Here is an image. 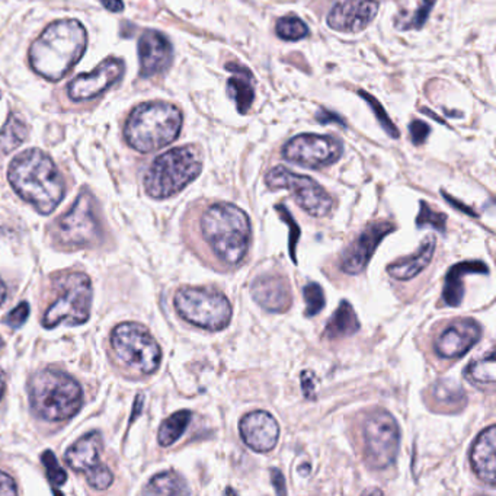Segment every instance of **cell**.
I'll return each mask as SVG.
<instances>
[{"label": "cell", "mask_w": 496, "mask_h": 496, "mask_svg": "<svg viewBox=\"0 0 496 496\" xmlns=\"http://www.w3.org/2000/svg\"><path fill=\"white\" fill-rule=\"evenodd\" d=\"M8 179L13 191L44 215L56 210L66 194L64 179L56 163L38 149L15 156L9 164Z\"/></svg>", "instance_id": "6da1fadb"}, {"label": "cell", "mask_w": 496, "mask_h": 496, "mask_svg": "<svg viewBox=\"0 0 496 496\" xmlns=\"http://www.w3.org/2000/svg\"><path fill=\"white\" fill-rule=\"evenodd\" d=\"M86 44V29L78 20L54 21L31 44L28 60L36 75L57 82L79 63Z\"/></svg>", "instance_id": "7a4b0ae2"}, {"label": "cell", "mask_w": 496, "mask_h": 496, "mask_svg": "<svg viewBox=\"0 0 496 496\" xmlns=\"http://www.w3.org/2000/svg\"><path fill=\"white\" fill-rule=\"evenodd\" d=\"M201 232L215 258L222 264L236 267L246 258L252 226L242 208L229 203L210 206L201 217Z\"/></svg>", "instance_id": "3957f363"}, {"label": "cell", "mask_w": 496, "mask_h": 496, "mask_svg": "<svg viewBox=\"0 0 496 496\" xmlns=\"http://www.w3.org/2000/svg\"><path fill=\"white\" fill-rule=\"evenodd\" d=\"M182 121V113L175 105L162 101L144 102L128 117L124 136L132 149L152 153L178 139Z\"/></svg>", "instance_id": "277c9868"}, {"label": "cell", "mask_w": 496, "mask_h": 496, "mask_svg": "<svg viewBox=\"0 0 496 496\" xmlns=\"http://www.w3.org/2000/svg\"><path fill=\"white\" fill-rule=\"evenodd\" d=\"M28 392L34 413L48 422L70 419L83 403L80 384L67 373L54 369L36 373L29 381Z\"/></svg>", "instance_id": "5b68a950"}, {"label": "cell", "mask_w": 496, "mask_h": 496, "mask_svg": "<svg viewBox=\"0 0 496 496\" xmlns=\"http://www.w3.org/2000/svg\"><path fill=\"white\" fill-rule=\"evenodd\" d=\"M203 171L195 146H180L157 156L144 176V190L155 199L173 197L187 188Z\"/></svg>", "instance_id": "8992f818"}, {"label": "cell", "mask_w": 496, "mask_h": 496, "mask_svg": "<svg viewBox=\"0 0 496 496\" xmlns=\"http://www.w3.org/2000/svg\"><path fill=\"white\" fill-rule=\"evenodd\" d=\"M173 304L183 320L211 332L226 329L233 315L229 299L222 291L213 288H179Z\"/></svg>", "instance_id": "52a82bcc"}, {"label": "cell", "mask_w": 496, "mask_h": 496, "mask_svg": "<svg viewBox=\"0 0 496 496\" xmlns=\"http://www.w3.org/2000/svg\"><path fill=\"white\" fill-rule=\"evenodd\" d=\"M111 345L118 360L128 369L146 376L159 369L162 350L143 325L134 322L118 325L113 330Z\"/></svg>", "instance_id": "ba28073f"}, {"label": "cell", "mask_w": 496, "mask_h": 496, "mask_svg": "<svg viewBox=\"0 0 496 496\" xmlns=\"http://www.w3.org/2000/svg\"><path fill=\"white\" fill-rule=\"evenodd\" d=\"M92 283L82 272L69 274L60 280V296L45 311L43 325L52 329L63 322L82 325L87 322L92 306Z\"/></svg>", "instance_id": "9c48e42d"}, {"label": "cell", "mask_w": 496, "mask_h": 496, "mask_svg": "<svg viewBox=\"0 0 496 496\" xmlns=\"http://www.w3.org/2000/svg\"><path fill=\"white\" fill-rule=\"evenodd\" d=\"M364 457L374 470H383L392 466L400 447V428L395 416L378 409L365 419L362 427Z\"/></svg>", "instance_id": "30bf717a"}, {"label": "cell", "mask_w": 496, "mask_h": 496, "mask_svg": "<svg viewBox=\"0 0 496 496\" xmlns=\"http://www.w3.org/2000/svg\"><path fill=\"white\" fill-rule=\"evenodd\" d=\"M265 182L271 190H287L296 203L310 215L326 217L334 208V198L319 183L306 175H297L284 166L272 168Z\"/></svg>", "instance_id": "8fae6325"}, {"label": "cell", "mask_w": 496, "mask_h": 496, "mask_svg": "<svg viewBox=\"0 0 496 496\" xmlns=\"http://www.w3.org/2000/svg\"><path fill=\"white\" fill-rule=\"evenodd\" d=\"M56 234L62 245L83 248L95 245L101 239V225L95 211V198L82 191L75 204L57 222Z\"/></svg>", "instance_id": "7c38bea8"}, {"label": "cell", "mask_w": 496, "mask_h": 496, "mask_svg": "<svg viewBox=\"0 0 496 496\" xmlns=\"http://www.w3.org/2000/svg\"><path fill=\"white\" fill-rule=\"evenodd\" d=\"M343 146L339 140L320 134H299L283 147V157L300 166L319 169L341 159Z\"/></svg>", "instance_id": "4fadbf2b"}, {"label": "cell", "mask_w": 496, "mask_h": 496, "mask_svg": "<svg viewBox=\"0 0 496 496\" xmlns=\"http://www.w3.org/2000/svg\"><path fill=\"white\" fill-rule=\"evenodd\" d=\"M124 63L120 59H108L87 75H80L69 83L67 94L71 101H90L117 83L124 75Z\"/></svg>", "instance_id": "5bb4252c"}, {"label": "cell", "mask_w": 496, "mask_h": 496, "mask_svg": "<svg viewBox=\"0 0 496 496\" xmlns=\"http://www.w3.org/2000/svg\"><path fill=\"white\" fill-rule=\"evenodd\" d=\"M378 12V0H334L326 22L329 28L357 34L369 27Z\"/></svg>", "instance_id": "9a60e30c"}, {"label": "cell", "mask_w": 496, "mask_h": 496, "mask_svg": "<svg viewBox=\"0 0 496 496\" xmlns=\"http://www.w3.org/2000/svg\"><path fill=\"white\" fill-rule=\"evenodd\" d=\"M393 230L395 225L390 222H376L365 227L355 241L345 249L341 261L342 271L348 275H358L362 272L383 239Z\"/></svg>", "instance_id": "2e32d148"}, {"label": "cell", "mask_w": 496, "mask_h": 496, "mask_svg": "<svg viewBox=\"0 0 496 496\" xmlns=\"http://www.w3.org/2000/svg\"><path fill=\"white\" fill-rule=\"evenodd\" d=\"M243 443L256 453H269L280 438V425L269 412L253 411L245 415L239 424Z\"/></svg>", "instance_id": "e0dca14e"}, {"label": "cell", "mask_w": 496, "mask_h": 496, "mask_svg": "<svg viewBox=\"0 0 496 496\" xmlns=\"http://www.w3.org/2000/svg\"><path fill=\"white\" fill-rule=\"evenodd\" d=\"M482 327L476 320L462 319L450 323L435 341V353L441 358L466 355L481 341Z\"/></svg>", "instance_id": "ac0fdd59"}, {"label": "cell", "mask_w": 496, "mask_h": 496, "mask_svg": "<svg viewBox=\"0 0 496 496\" xmlns=\"http://www.w3.org/2000/svg\"><path fill=\"white\" fill-rule=\"evenodd\" d=\"M140 75L152 78L166 70L173 59V48L171 41L159 31L147 29L139 40Z\"/></svg>", "instance_id": "d6986e66"}, {"label": "cell", "mask_w": 496, "mask_h": 496, "mask_svg": "<svg viewBox=\"0 0 496 496\" xmlns=\"http://www.w3.org/2000/svg\"><path fill=\"white\" fill-rule=\"evenodd\" d=\"M250 292L256 303L264 310L274 311V313L287 311L292 303L290 283L283 275H260V277L252 283Z\"/></svg>", "instance_id": "ffe728a7"}, {"label": "cell", "mask_w": 496, "mask_h": 496, "mask_svg": "<svg viewBox=\"0 0 496 496\" xmlns=\"http://www.w3.org/2000/svg\"><path fill=\"white\" fill-rule=\"evenodd\" d=\"M496 428L488 427L482 431L472 446L470 465L476 476L489 486L496 483Z\"/></svg>", "instance_id": "44dd1931"}, {"label": "cell", "mask_w": 496, "mask_h": 496, "mask_svg": "<svg viewBox=\"0 0 496 496\" xmlns=\"http://www.w3.org/2000/svg\"><path fill=\"white\" fill-rule=\"evenodd\" d=\"M104 448L102 437L97 431H90L79 438L66 453V463L75 472H89L101 465Z\"/></svg>", "instance_id": "7402d4cb"}, {"label": "cell", "mask_w": 496, "mask_h": 496, "mask_svg": "<svg viewBox=\"0 0 496 496\" xmlns=\"http://www.w3.org/2000/svg\"><path fill=\"white\" fill-rule=\"evenodd\" d=\"M435 246H437V241L434 236L425 237L424 242H422V245L413 255L399 260L388 267L389 275L399 281H408L415 278L416 275L424 271L432 261Z\"/></svg>", "instance_id": "603a6c76"}, {"label": "cell", "mask_w": 496, "mask_h": 496, "mask_svg": "<svg viewBox=\"0 0 496 496\" xmlns=\"http://www.w3.org/2000/svg\"><path fill=\"white\" fill-rule=\"evenodd\" d=\"M489 268L486 264L481 261H466V262H458L453 268H450L447 277H446V284H444V291L443 297L444 302L451 306L457 307L460 306L465 297V285H463V278L466 275L470 274H488Z\"/></svg>", "instance_id": "cb8c5ba5"}, {"label": "cell", "mask_w": 496, "mask_h": 496, "mask_svg": "<svg viewBox=\"0 0 496 496\" xmlns=\"http://www.w3.org/2000/svg\"><path fill=\"white\" fill-rule=\"evenodd\" d=\"M226 67L233 73V76L227 80V94L236 102L237 111L241 114H246L255 99L250 71L243 66L233 63L227 64Z\"/></svg>", "instance_id": "d4e9b609"}, {"label": "cell", "mask_w": 496, "mask_h": 496, "mask_svg": "<svg viewBox=\"0 0 496 496\" xmlns=\"http://www.w3.org/2000/svg\"><path fill=\"white\" fill-rule=\"evenodd\" d=\"M360 330V322L354 307L348 303L342 302L336 309L335 315L330 318L325 335L329 339H339L345 336H351Z\"/></svg>", "instance_id": "484cf974"}, {"label": "cell", "mask_w": 496, "mask_h": 496, "mask_svg": "<svg viewBox=\"0 0 496 496\" xmlns=\"http://www.w3.org/2000/svg\"><path fill=\"white\" fill-rule=\"evenodd\" d=\"M431 396L439 406H446L450 412H457L465 408L467 396L460 384L450 378H443L434 383Z\"/></svg>", "instance_id": "4316f807"}, {"label": "cell", "mask_w": 496, "mask_h": 496, "mask_svg": "<svg viewBox=\"0 0 496 496\" xmlns=\"http://www.w3.org/2000/svg\"><path fill=\"white\" fill-rule=\"evenodd\" d=\"M192 413L190 411H179L162 422L157 434V441L162 447H169L187 431Z\"/></svg>", "instance_id": "83f0119b"}, {"label": "cell", "mask_w": 496, "mask_h": 496, "mask_svg": "<svg viewBox=\"0 0 496 496\" xmlns=\"http://www.w3.org/2000/svg\"><path fill=\"white\" fill-rule=\"evenodd\" d=\"M465 376L473 384L479 388H493L496 381V367H495V353L489 351L485 357L476 360L467 365Z\"/></svg>", "instance_id": "f1b7e54d"}, {"label": "cell", "mask_w": 496, "mask_h": 496, "mask_svg": "<svg viewBox=\"0 0 496 496\" xmlns=\"http://www.w3.org/2000/svg\"><path fill=\"white\" fill-rule=\"evenodd\" d=\"M144 493L149 495H187L190 489L185 479L178 473L166 472L156 474L144 489Z\"/></svg>", "instance_id": "f546056e"}, {"label": "cell", "mask_w": 496, "mask_h": 496, "mask_svg": "<svg viewBox=\"0 0 496 496\" xmlns=\"http://www.w3.org/2000/svg\"><path fill=\"white\" fill-rule=\"evenodd\" d=\"M27 134L28 130L25 122L17 115H10L0 130V153L9 155L17 149L25 141Z\"/></svg>", "instance_id": "4dcf8cb0"}, {"label": "cell", "mask_w": 496, "mask_h": 496, "mask_svg": "<svg viewBox=\"0 0 496 496\" xmlns=\"http://www.w3.org/2000/svg\"><path fill=\"white\" fill-rule=\"evenodd\" d=\"M275 32H277L281 40L299 41L309 35V28L299 16L288 15L280 17L277 25H275Z\"/></svg>", "instance_id": "1f68e13d"}, {"label": "cell", "mask_w": 496, "mask_h": 496, "mask_svg": "<svg viewBox=\"0 0 496 496\" xmlns=\"http://www.w3.org/2000/svg\"><path fill=\"white\" fill-rule=\"evenodd\" d=\"M303 296L306 302V315L316 316L320 313V310L325 307V292L318 283H310L304 287Z\"/></svg>", "instance_id": "d6a6232c"}, {"label": "cell", "mask_w": 496, "mask_h": 496, "mask_svg": "<svg viewBox=\"0 0 496 496\" xmlns=\"http://www.w3.org/2000/svg\"><path fill=\"white\" fill-rule=\"evenodd\" d=\"M41 462L45 467L47 477H48V481L51 482V485L52 486H63L67 481V474H66L64 469L59 465L57 457L54 455V453L50 450L44 451L41 455Z\"/></svg>", "instance_id": "836d02e7"}, {"label": "cell", "mask_w": 496, "mask_h": 496, "mask_svg": "<svg viewBox=\"0 0 496 496\" xmlns=\"http://www.w3.org/2000/svg\"><path fill=\"white\" fill-rule=\"evenodd\" d=\"M446 223H447V215L444 213L435 211L430 204H427V203H424V201H422V203H420V213H419L418 220H416L418 227L432 226L437 230L444 232Z\"/></svg>", "instance_id": "e575fe53"}, {"label": "cell", "mask_w": 496, "mask_h": 496, "mask_svg": "<svg viewBox=\"0 0 496 496\" xmlns=\"http://www.w3.org/2000/svg\"><path fill=\"white\" fill-rule=\"evenodd\" d=\"M86 482L90 488H94L97 490H105L106 488L111 486V483L114 482V474L113 472L109 470L105 465H98L97 467H94L92 470L85 473Z\"/></svg>", "instance_id": "d590c367"}, {"label": "cell", "mask_w": 496, "mask_h": 496, "mask_svg": "<svg viewBox=\"0 0 496 496\" xmlns=\"http://www.w3.org/2000/svg\"><path fill=\"white\" fill-rule=\"evenodd\" d=\"M361 97L367 101V102H369L370 105H371V108H373V111H374V114L377 115V120L380 121V124H381V127L384 128V130L385 132H388V134L390 136V137H395V139H397L399 137V132H397V127L389 120V117H388V114H385L384 113V109H383V106L371 97V95H369V94H365V92H361Z\"/></svg>", "instance_id": "8d00e7d4"}, {"label": "cell", "mask_w": 496, "mask_h": 496, "mask_svg": "<svg viewBox=\"0 0 496 496\" xmlns=\"http://www.w3.org/2000/svg\"><path fill=\"white\" fill-rule=\"evenodd\" d=\"M434 5H435V0H419V6H418L416 12L413 13V17L403 28L405 29H411V28L419 29V28L424 27Z\"/></svg>", "instance_id": "74e56055"}, {"label": "cell", "mask_w": 496, "mask_h": 496, "mask_svg": "<svg viewBox=\"0 0 496 496\" xmlns=\"http://www.w3.org/2000/svg\"><path fill=\"white\" fill-rule=\"evenodd\" d=\"M28 316H29V304L22 302V303L17 304L6 316V323H8V326L17 329L27 322Z\"/></svg>", "instance_id": "f35d334b"}, {"label": "cell", "mask_w": 496, "mask_h": 496, "mask_svg": "<svg viewBox=\"0 0 496 496\" xmlns=\"http://www.w3.org/2000/svg\"><path fill=\"white\" fill-rule=\"evenodd\" d=\"M409 133L413 144H422L430 136V127L420 120H415L409 125Z\"/></svg>", "instance_id": "ab89813d"}, {"label": "cell", "mask_w": 496, "mask_h": 496, "mask_svg": "<svg viewBox=\"0 0 496 496\" xmlns=\"http://www.w3.org/2000/svg\"><path fill=\"white\" fill-rule=\"evenodd\" d=\"M316 383L318 378L311 371H303L302 373V389L304 392V396L307 399H315L316 397Z\"/></svg>", "instance_id": "60d3db41"}, {"label": "cell", "mask_w": 496, "mask_h": 496, "mask_svg": "<svg viewBox=\"0 0 496 496\" xmlns=\"http://www.w3.org/2000/svg\"><path fill=\"white\" fill-rule=\"evenodd\" d=\"M16 493H17V489H16L15 481L5 472H0V496L2 495L12 496Z\"/></svg>", "instance_id": "b9f144b4"}, {"label": "cell", "mask_w": 496, "mask_h": 496, "mask_svg": "<svg viewBox=\"0 0 496 496\" xmlns=\"http://www.w3.org/2000/svg\"><path fill=\"white\" fill-rule=\"evenodd\" d=\"M272 483L275 490L278 493H285V488H284V477L281 474L280 470H272Z\"/></svg>", "instance_id": "7bdbcfd3"}, {"label": "cell", "mask_w": 496, "mask_h": 496, "mask_svg": "<svg viewBox=\"0 0 496 496\" xmlns=\"http://www.w3.org/2000/svg\"><path fill=\"white\" fill-rule=\"evenodd\" d=\"M101 3L109 12H114V13H118V12H121L124 9L122 0H101Z\"/></svg>", "instance_id": "ee69618b"}, {"label": "cell", "mask_w": 496, "mask_h": 496, "mask_svg": "<svg viewBox=\"0 0 496 496\" xmlns=\"http://www.w3.org/2000/svg\"><path fill=\"white\" fill-rule=\"evenodd\" d=\"M318 118H319V121H320V122L336 121V122H339V124H343V122H342V120H341L339 117H336V115H334V114H329L327 111H325V109H322V111H319V113H318Z\"/></svg>", "instance_id": "f6af8a7d"}, {"label": "cell", "mask_w": 496, "mask_h": 496, "mask_svg": "<svg viewBox=\"0 0 496 496\" xmlns=\"http://www.w3.org/2000/svg\"><path fill=\"white\" fill-rule=\"evenodd\" d=\"M5 389H6V376L2 370H0V400H2L5 395Z\"/></svg>", "instance_id": "bcb514c9"}, {"label": "cell", "mask_w": 496, "mask_h": 496, "mask_svg": "<svg viewBox=\"0 0 496 496\" xmlns=\"http://www.w3.org/2000/svg\"><path fill=\"white\" fill-rule=\"evenodd\" d=\"M6 294H8L6 285L3 284L2 280H0V306L3 304V302H5V299H6Z\"/></svg>", "instance_id": "7dc6e473"}, {"label": "cell", "mask_w": 496, "mask_h": 496, "mask_svg": "<svg viewBox=\"0 0 496 496\" xmlns=\"http://www.w3.org/2000/svg\"><path fill=\"white\" fill-rule=\"evenodd\" d=\"M0 348H2V339H0Z\"/></svg>", "instance_id": "c3c4849f"}, {"label": "cell", "mask_w": 496, "mask_h": 496, "mask_svg": "<svg viewBox=\"0 0 496 496\" xmlns=\"http://www.w3.org/2000/svg\"><path fill=\"white\" fill-rule=\"evenodd\" d=\"M0 98H2V94H0Z\"/></svg>", "instance_id": "681fc988"}]
</instances>
